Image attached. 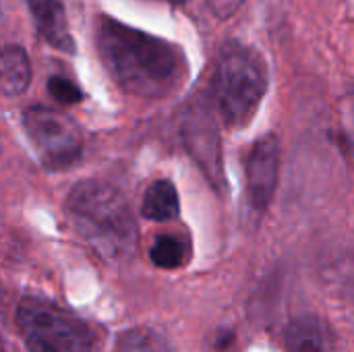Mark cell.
Wrapping results in <instances>:
<instances>
[{
    "label": "cell",
    "mask_w": 354,
    "mask_h": 352,
    "mask_svg": "<svg viewBox=\"0 0 354 352\" xmlns=\"http://www.w3.org/2000/svg\"><path fill=\"white\" fill-rule=\"evenodd\" d=\"M280 178V143L268 135L251 145L245 158V203L249 216L259 220L270 207Z\"/></svg>",
    "instance_id": "6"
},
{
    "label": "cell",
    "mask_w": 354,
    "mask_h": 352,
    "mask_svg": "<svg viewBox=\"0 0 354 352\" xmlns=\"http://www.w3.org/2000/svg\"><path fill=\"white\" fill-rule=\"evenodd\" d=\"M37 33L62 52H75V41L68 31L62 0H27Z\"/></svg>",
    "instance_id": "7"
},
{
    "label": "cell",
    "mask_w": 354,
    "mask_h": 352,
    "mask_svg": "<svg viewBox=\"0 0 354 352\" xmlns=\"http://www.w3.org/2000/svg\"><path fill=\"white\" fill-rule=\"evenodd\" d=\"M243 4H245V0H207L212 15H216L218 19H228V17L236 15Z\"/></svg>",
    "instance_id": "15"
},
{
    "label": "cell",
    "mask_w": 354,
    "mask_h": 352,
    "mask_svg": "<svg viewBox=\"0 0 354 352\" xmlns=\"http://www.w3.org/2000/svg\"><path fill=\"white\" fill-rule=\"evenodd\" d=\"M23 127L37 149L39 158L50 168L71 166L83 151V135L77 122L48 106L27 108Z\"/></svg>",
    "instance_id": "5"
},
{
    "label": "cell",
    "mask_w": 354,
    "mask_h": 352,
    "mask_svg": "<svg viewBox=\"0 0 354 352\" xmlns=\"http://www.w3.org/2000/svg\"><path fill=\"white\" fill-rule=\"evenodd\" d=\"M172 2H183V0H172Z\"/></svg>",
    "instance_id": "16"
},
{
    "label": "cell",
    "mask_w": 354,
    "mask_h": 352,
    "mask_svg": "<svg viewBox=\"0 0 354 352\" xmlns=\"http://www.w3.org/2000/svg\"><path fill=\"white\" fill-rule=\"evenodd\" d=\"M340 129L344 133V137L354 145V93H348L342 102H340Z\"/></svg>",
    "instance_id": "14"
},
{
    "label": "cell",
    "mask_w": 354,
    "mask_h": 352,
    "mask_svg": "<svg viewBox=\"0 0 354 352\" xmlns=\"http://www.w3.org/2000/svg\"><path fill=\"white\" fill-rule=\"evenodd\" d=\"M114 352H170L166 338L153 328H131L124 330L114 344Z\"/></svg>",
    "instance_id": "12"
},
{
    "label": "cell",
    "mask_w": 354,
    "mask_h": 352,
    "mask_svg": "<svg viewBox=\"0 0 354 352\" xmlns=\"http://www.w3.org/2000/svg\"><path fill=\"white\" fill-rule=\"evenodd\" d=\"M212 91L218 114L228 129L249 124L268 91L263 58L239 41H228L218 54Z\"/></svg>",
    "instance_id": "3"
},
{
    "label": "cell",
    "mask_w": 354,
    "mask_h": 352,
    "mask_svg": "<svg viewBox=\"0 0 354 352\" xmlns=\"http://www.w3.org/2000/svg\"><path fill=\"white\" fill-rule=\"evenodd\" d=\"M17 322L29 352L91 351V330L79 317L50 301L23 299L17 309Z\"/></svg>",
    "instance_id": "4"
},
{
    "label": "cell",
    "mask_w": 354,
    "mask_h": 352,
    "mask_svg": "<svg viewBox=\"0 0 354 352\" xmlns=\"http://www.w3.org/2000/svg\"><path fill=\"white\" fill-rule=\"evenodd\" d=\"M191 255V245L187 239L178 234H162L156 239L149 257L156 268L162 270H178L189 261Z\"/></svg>",
    "instance_id": "11"
},
{
    "label": "cell",
    "mask_w": 354,
    "mask_h": 352,
    "mask_svg": "<svg viewBox=\"0 0 354 352\" xmlns=\"http://www.w3.org/2000/svg\"><path fill=\"white\" fill-rule=\"evenodd\" d=\"M48 91L56 102H60L64 106H73L83 100V91L73 81H68L66 77H60V75H54L48 79Z\"/></svg>",
    "instance_id": "13"
},
{
    "label": "cell",
    "mask_w": 354,
    "mask_h": 352,
    "mask_svg": "<svg viewBox=\"0 0 354 352\" xmlns=\"http://www.w3.org/2000/svg\"><path fill=\"white\" fill-rule=\"evenodd\" d=\"M180 203L176 187L170 180H156L143 197L141 203V216L153 222H170L178 218Z\"/></svg>",
    "instance_id": "10"
},
{
    "label": "cell",
    "mask_w": 354,
    "mask_h": 352,
    "mask_svg": "<svg viewBox=\"0 0 354 352\" xmlns=\"http://www.w3.org/2000/svg\"><path fill=\"white\" fill-rule=\"evenodd\" d=\"M66 210L79 232L106 257H124L135 249L137 226L124 195L108 183H79L66 197Z\"/></svg>",
    "instance_id": "2"
},
{
    "label": "cell",
    "mask_w": 354,
    "mask_h": 352,
    "mask_svg": "<svg viewBox=\"0 0 354 352\" xmlns=\"http://www.w3.org/2000/svg\"><path fill=\"white\" fill-rule=\"evenodd\" d=\"M284 346L288 352H332L328 328L313 315L290 322L284 332Z\"/></svg>",
    "instance_id": "8"
},
{
    "label": "cell",
    "mask_w": 354,
    "mask_h": 352,
    "mask_svg": "<svg viewBox=\"0 0 354 352\" xmlns=\"http://www.w3.org/2000/svg\"><path fill=\"white\" fill-rule=\"evenodd\" d=\"M31 81V62L23 48L19 46H4L2 60H0V87L2 93L12 98L21 95Z\"/></svg>",
    "instance_id": "9"
},
{
    "label": "cell",
    "mask_w": 354,
    "mask_h": 352,
    "mask_svg": "<svg viewBox=\"0 0 354 352\" xmlns=\"http://www.w3.org/2000/svg\"><path fill=\"white\" fill-rule=\"evenodd\" d=\"M97 50L112 79L145 100L172 95L187 79L185 54L174 44L108 17L97 23Z\"/></svg>",
    "instance_id": "1"
}]
</instances>
